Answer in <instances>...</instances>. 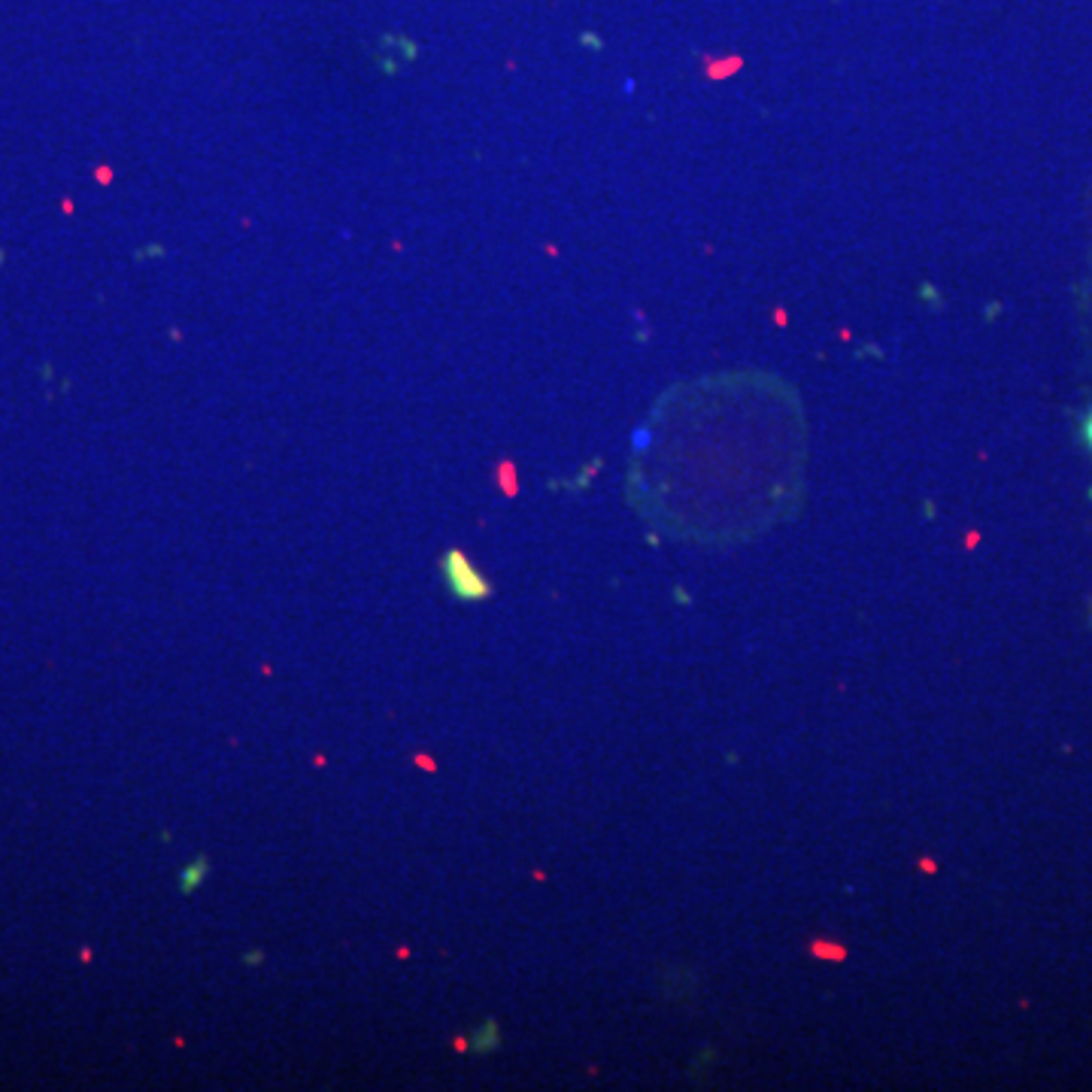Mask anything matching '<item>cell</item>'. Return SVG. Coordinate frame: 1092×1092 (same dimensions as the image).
Segmentation results:
<instances>
[{"mask_svg":"<svg viewBox=\"0 0 1092 1092\" xmlns=\"http://www.w3.org/2000/svg\"><path fill=\"white\" fill-rule=\"evenodd\" d=\"M774 322L777 325H786V310H774Z\"/></svg>","mask_w":1092,"mask_h":1092,"instance_id":"obj_6","label":"cell"},{"mask_svg":"<svg viewBox=\"0 0 1092 1092\" xmlns=\"http://www.w3.org/2000/svg\"><path fill=\"white\" fill-rule=\"evenodd\" d=\"M206 874V862H194V865H189L183 871V889L185 893H192V889H198V883H200V877Z\"/></svg>","mask_w":1092,"mask_h":1092,"instance_id":"obj_2","label":"cell"},{"mask_svg":"<svg viewBox=\"0 0 1092 1092\" xmlns=\"http://www.w3.org/2000/svg\"><path fill=\"white\" fill-rule=\"evenodd\" d=\"M734 70H741V58H732V61H720V64H713V61L707 64L710 79H726V76H732Z\"/></svg>","mask_w":1092,"mask_h":1092,"instance_id":"obj_4","label":"cell"},{"mask_svg":"<svg viewBox=\"0 0 1092 1092\" xmlns=\"http://www.w3.org/2000/svg\"><path fill=\"white\" fill-rule=\"evenodd\" d=\"M446 577H450V582H452V589H455V595H459V598H486L488 586L480 580V574L474 571L471 565H467L465 555L452 553L450 559H446Z\"/></svg>","mask_w":1092,"mask_h":1092,"instance_id":"obj_1","label":"cell"},{"mask_svg":"<svg viewBox=\"0 0 1092 1092\" xmlns=\"http://www.w3.org/2000/svg\"><path fill=\"white\" fill-rule=\"evenodd\" d=\"M632 446L638 452H647L649 446H653V431H649V428H634V434H632Z\"/></svg>","mask_w":1092,"mask_h":1092,"instance_id":"obj_5","label":"cell"},{"mask_svg":"<svg viewBox=\"0 0 1092 1092\" xmlns=\"http://www.w3.org/2000/svg\"><path fill=\"white\" fill-rule=\"evenodd\" d=\"M810 950H814V956H822V959H828V962H841V959H847V950H843V947H835V944H828V941H826V944H822V941H820V944H814V947H810Z\"/></svg>","mask_w":1092,"mask_h":1092,"instance_id":"obj_3","label":"cell"}]
</instances>
